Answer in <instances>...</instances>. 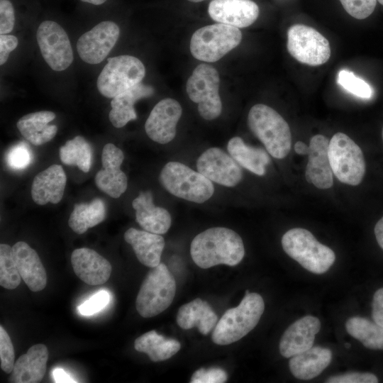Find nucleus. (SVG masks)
Listing matches in <instances>:
<instances>
[{"mask_svg": "<svg viewBox=\"0 0 383 383\" xmlns=\"http://www.w3.org/2000/svg\"><path fill=\"white\" fill-rule=\"evenodd\" d=\"M190 254L195 264L203 269L221 264L235 266L243 260L245 248L241 237L235 231L213 227L194 237Z\"/></svg>", "mask_w": 383, "mask_h": 383, "instance_id": "1", "label": "nucleus"}, {"mask_svg": "<svg viewBox=\"0 0 383 383\" xmlns=\"http://www.w3.org/2000/svg\"><path fill=\"white\" fill-rule=\"evenodd\" d=\"M264 309V300L259 294H245L240 304L227 310L216 323L213 342L226 345L239 340L257 326Z\"/></svg>", "mask_w": 383, "mask_h": 383, "instance_id": "2", "label": "nucleus"}, {"mask_svg": "<svg viewBox=\"0 0 383 383\" xmlns=\"http://www.w3.org/2000/svg\"><path fill=\"white\" fill-rule=\"evenodd\" d=\"M248 123L273 157L282 159L289 154L292 146L290 128L274 109L265 104H255L248 113Z\"/></svg>", "mask_w": 383, "mask_h": 383, "instance_id": "3", "label": "nucleus"}, {"mask_svg": "<svg viewBox=\"0 0 383 383\" xmlns=\"http://www.w3.org/2000/svg\"><path fill=\"white\" fill-rule=\"evenodd\" d=\"M284 252L304 268L314 274L327 272L335 260V252L319 243L306 229L294 228L282 238Z\"/></svg>", "mask_w": 383, "mask_h": 383, "instance_id": "4", "label": "nucleus"}, {"mask_svg": "<svg viewBox=\"0 0 383 383\" xmlns=\"http://www.w3.org/2000/svg\"><path fill=\"white\" fill-rule=\"evenodd\" d=\"M160 182L171 194L194 203H204L214 193L210 179L179 162H169L163 167Z\"/></svg>", "mask_w": 383, "mask_h": 383, "instance_id": "5", "label": "nucleus"}, {"mask_svg": "<svg viewBox=\"0 0 383 383\" xmlns=\"http://www.w3.org/2000/svg\"><path fill=\"white\" fill-rule=\"evenodd\" d=\"M175 292V279L167 266L160 262L152 267L140 286L135 301L138 313L144 318L158 315L170 306Z\"/></svg>", "mask_w": 383, "mask_h": 383, "instance_id": "6", "label": "nucleus"}, {"mask_svg": "<svg viewBox=\"0 0 383 383\" xmlns=\"http://www.w3.org/2000/svg\"><path fill=\"white\" fill-rule=\"evenodd\" d=\"M242 39L238 28L218 23L196 30L190 40V51L197 60L213 62L237 47Z\"/></svg>", "mask_w": 383, "mask_h": 383, "instance_id": "7", "label": "nucleus"}, {"mask_svg": "<svg viewBox=\"0 0 383 383\" xmlns=\"http://www.w3.org/2000/svg\"><path fill=\"white\" fill-rule=\"evenodd\" d=\"M145 74V66L137 57H111L98 77L97 88L101 95L113 99L141 82Z\"/></svg>", "mask_w": 383, "mask_h": 383, "instance_id": "8", "label": "nucleus"}, {"mask_svg": "<svg viewBox=\"0 0 383 383\" xmlns=\"http://www.w3.org/2000/svg\"><path fill=\"white\" fill-rule=\"evenodd\" d=\"M328 157L334 175L341 182L355 186L365 173V162L360 148L346 134L337 133L328 145Z\"/></svg>", "mask_w": 383, "mask_h": 383, "instance_id": "9", "label": "nucleus"}, {"mask_svg": "<svg viewBox=\"0 0 383 383\" xmlns=\"http://www.w3.org/2000/svg\"><path fill=\"white\" fill-rule=\"evenodd\" d=\"M219 85L220 78L217 70L206 64L198 65L187 82V92L189 99L198 104L199 113L206 120L215 119L221 113Z\"/></svg>", "mask_w": 383, "mask_h": 383, "instance_id": "10", "label": "nucleus"}, {"mask_svg": "<svg viewBox=\"0 0 383 383\" xmlns=\"http://www.w3.org/2000/svg\"><path fill=\"white\" fill-rule=\"evenodd\" d=\"M287 47L297 61L311 66L323 65L331 56L328 40L315 28L304 24L289 28Z\"/></svg>", "mask_w": 383, "mask_h": 383, "instance_id": "11", "label": "nucleus"}, {"mask_svg": "<svg viewBox=\"0 0 383 383\" xmlns=\"http://www.w3.org/2000/svg\"><path fill=\"white\" fill-rule=\"evenodd\" d=\"M42 56L55 71L66 70L73 61V52L65 30L53 21H43L36 33Z\"/></svg>", "mask_w": 383, "mask_h": 383, "instance_id": "12", "label": "nucleus"}, {"mask_svg": "<svg viewBox=\"0 0 383 383\" xmlns=\"http://www.w3.org/2000/svg\"><path fill=\"white\" fill-rule=\"evenodd\" d=\"M119 35V27L114 22L99 23L78 39L77 49L80 58L91 65L101 62L114 47Z\"/></svg>", "mask_w": 383, "mask_h": 383, "instance_id": "13", "label": "nucleus"}, {"mask_svg": "<svg viewBox=\"0 0 383 383\" xmlns=\"http://www.w3.org/2000/svg\"><path fill=\"white\" fill-rule=\"evenodd\" d=\"M198 172L221 185L233 187L243 178L238 162L218 148H210L201 154L196 161Z\"/></svg>", "mask_w": 383, "mask_h": 383, "instance_id": "14", "label": "nucleus"}, {"mask_svg": "<svg viewBox=\"0 0 383 383\" xmlns=\"http://www.w3.org/2000/svg\"><path fill=\"white\" fill-rule=\"evenodd\" d=\"M182 109L175 99L167 98L160 101L151 111L145 123L148 136L160 144L171 142L176 135L177 124Z\"/></svg>", "mask_w": 383, "mask_h": 383, "instance_id": "15", "label": "nucleus"}, {"mask_svg": "<svg viewBox=\"0 0 383 383\" xmlns=\"http://www.w3.org/2000/svg\"><path fill=\"white\" fill-rule=\"evenodd\" d=\"M124 159L122 150L112 143L102 150V169L95 176V184L102 192L113 198H118L126 190L128 179L121 170Z\"/></svg>", "mask_w": 383, "mask_h": 383, "instance_id": "16", "label": "nucleus"}, {"mask_svg": "<svg viewBox=\"0 0 383 383\" xmlns=\"http://www.w3.org/2000/svg\"><path fill=\"white\" fill-rule=\"evenodd\" d=\"M259 11L257 4L251 0H212L208 8L213 20L238 28L252 24Z\"/></svg>", "mask_w": 383, "mask_h": 383, "instance_id": "17", "label": "nucleus"}, {"mask_svg": "<svg viewBox=\"0 0 383 383\" xmlns=\"http://www.w3.org/2000/svg\"><path fill=\"white\" fill-rule=\"evenodd\" d=\"M328 139L321 134L313 136L309 143L305 177L306 181L321 189L333 184V171L328 157Z\"/></svg>", "mask_w": 383, "mask_h": 383, "instance_id": "18", "label": "nucleus"}, {"mask_svg": "<svg viewBox=\"0 0 383 383\" xmlns=\"http://www.w3.org/2000/svg\"><path fill=\"white\" fill-rule=\"evenodd\" d=\"M320 328V320L315 316H306L296 321L281 338L279 347L281 355L289 358L311 348Z\"/></svg>", "mask_w": 383, "mask_h": 383, "instance_id": "19", "label": "nucleus"}, {"mask_svg": "<svg viewBox=\"0 0 383 383\" xmlns=\"http://www.w3.org/2000/svg\"><path fill=\"white\" fill-rule=\"evenodd\" d=\"M71 263L75 274L89 285L104 284L111 276L110 262L90 248L75 249L71 255Z\"/></svg>", "mask_w": 383, "mask_h": 383, "instance_id": "20", "label": "nucleus"}, {"mask_svg": "<svg viewBox=\"0 0 383 383\" xmlns=\"http://www.w3.org/2000/svg\"><path fill=\"white\" fill-rule=\"evenodd\" d=\"M67 182L66 174L60 165H52L33 179L31 197L38 205L57 204L62 199Z\"/></svg>", "mask_w": 383, "mask_h": 383, "instance_id": "21", "label": "nucleus"}, {"mask_svg": "<svg viewBox=\"0 0 383 383\" xmlns=\"http://www.w3.org/2000/svg\"><path fill=\"white\" fill-rule=\"evenodd\" d=\"M13 258L22 279L32 292L43 290L47 284L46 271L35 250L25 242L12 246Z\"/></svg>", "mask_w": 383, "mask_h": 383, "instance_id": "22", "label": "nucleus"}, {"mask_svg": "<svg viewBox=\"0 0 383 383\" xmlns=\"http://www.w3.org/2000/svg\"><path fill=\"white\" fill-rule=\"evenodd\" d=\"M133 208L135 211L137 223L146 231L162 235L166 233L172 223L167 210L154 205L150 192H141L133 199Z\"/></svg>", "mask_w": 383, "mask_h": 383, "instance_id": "23", "label": "nucleus"}, {"mask_svg": "<svg viewBox=\"0 0 383 383\" xmlns=\"http://www.w3.org/2000/svg\"><path fill=\"white\" fill-rule=\"evenodd\" d=\"M48 350L43 344L31 346L15 362L10 380L14 383L40 382L45 373Z\"/></svg>", "mask_w": 383, "mask_h": 383, "instance_id": "24", "label": "nucleus"}, {"mask_svg": "<svg viewBox=\"0 0 383 383\" xmlns=\"http://www.w3.org/2000/svg\"><path fill=\"white\" fill-rule=\"evenodd\" d=\"M124 240L130 244L140 263L154 267L160 263L165 240L159 234L130 228L124 233Z\"/></svg>", "mask_w": 383, "mask_h": 383, "instance_id": "25", "label": "nucleus"}, {"mask_svg": "<svg viewBox=\"0 0 383 383\" xmlns=\"http://www.w3.org/2000/svg\"><path fill=\"white\" fill-rule=\"evenodd\" d=\"M331 351L322 347H311L292 356L289 362L292 374L297 379H311L320 374L330 364Z\"/></svg>", "mask_w": 383, "mask_h": 383, "instance_id": "26", "label": "nucleus"}, {"mask_svg": "<svg viewBox=\"0 0 383 383\" xmlns=\"http://www.w3.org/2000/svg\"><path fill=\"white\" fill-rule=\"evenodd\" d=\"M154 89L152 87L141 82L128 91L113 97L111 101V109L109 118L116 128H122L130 121L135 120L137 115L134 104L139 99L152 95Z\"/></svg>", "mask_w": 383, "mask_h": 383, "instance_id": "27", "label": "nucleus"}, {"mask_svg": "<svg viewBox=\"0 0 383 383\" xmlns=\"http://www.w3.org/2000/svg\"><path fill=\"white\" fill-rule=\"evenodd\" d=\"M55 118L53 112L41 111L22 116L16 126L21 135L31 144L41 145L55 136L57 127L49 124Z\"/></svg>", "mask_w": 383, "mask_h": 383, "instance_id": "28", "label": "nucleus"}, {"mask_svg": "<svg viewBox=\"0 0 383 383\" xmlns=\"http://www.w3.org/2000/svg\"><path fill=\"white\" fill-rule=\"evenodd\" d=\"M218 317L211 306L201 299L182 305L177 314V323L182 329L197 327L203 335L208 334L216 325Z\"/></svg>", "mask_w": 383, "mask_h": 383, "instance_id": "29", "label": "nucleus"}, {"mask_svg": "<svg viewBox=\"0 0 383 383\" xmlns=\"http://www.w3.org/2000/svg\"><path fill=\"white\" fill-rule=\"evenodd\" d=\"M227 149L231 156L243 167L259 176L265 174V167L270 162L265 150L249 146L238 136L229 140Z\"/></svg>", "mask_w": 383, "mask_h": 383, "instance_id": "30", "label": "nucleus"}, {"mask_svg": "<svg viewBox=\"0 0 383 383\" xmlns=\"http://www.w3.org/2000/svg\"><path fill=\"white\" fill-rule=\"evenodd\" d=\"M134 348L138 352L148 354L152 361L160 362L175 355L181 345L177 340L167 338L152 330L136 338Z\"/></svg>", "mask_w": 383, "mask_h": 383, "instance_id": "31", "label": "nucleus"}, {"mask_svg": "<svg viewBox=\"0 0 383 383\" xmlns=\"http://www.w3.org/2000/svg\"><path fill=\"white\" fill-rule=\"evenodd\" d=\"M106 217V206L101 199H94L88 204H76L68 223L77 234L84 233L89 228L101 223Z\"/></svg>", "mask_w": 383, "mask_h": 383, "instance_id": "32", "label": "nucleus"}, {"mask_svg": "<svg viewBox=\"0 0 383 383\" xmlns=\"http://www.w3.org/2000/svg\"><path fill=\"white\" fill-rule=\"evenodd\" d=\"M347 332L371 350H383V327L374 321L353 316L345 323Z\"/></svg>", "mask_w": 383, "mask_h": 383, "instance_id": "33", "label": "nucleus"}, {"mask_svg": "<svg viewBox=\"0 0 383 383\" xmlns=\"http://www.w3.org/2000/svg\"><path fill=\"white\" fill-rule=\"evenodd\" d=\"M61 161L67 165H75L84 172H88L91 165L92 149L82 136L77 135L67 140L60 148Z\"/></svg>", "mask_w": 383, "mask_h": 383, "instance_id": "34", "label": "nucleus"}, {"mask_svg": "<svg viewBox=\"0 0 383 383\" xmlns=\"http://www.w3.org/2000/svg\"><path fill=\"white\" fill-rule=\"evenodd\" d=\"M16 267L12 247L6 244L0 245V285L7 289H16L21 280Z\"/></svg>", "mask_w": 383, "mask_h": 383, "instance_id": "35", "label": "nucleus"}, {"mask_svg": "<svg viewBox=\"0 0 383 383\" xmlns=\"http://www.w3.org/2000/svg\"><path fill=\"white\" fill-rule=\"evenodd\" d=\"M337 82L345 90L357 97L370 99L373 94V90L367 82L348 70L338 72Z\"/></svg>", "mask_w": 383, "mask_h": 383, "instance_id": "36", "label": "nucleus"}, {"mask_svg": "<svg viewBox=\"0 0 383 383\" xmlns=\"http://www.w3.org/2000/svg\"><path fill=\"white\" fill-rule=\"evenodd\" d=\"M33 154L28 145L24 143L15 145L9 149L6 155L8 166L16 170L26 168L32 162Z\"/></svg>", "mask_w": 383, "mask_h": 383, "instance_id": "37", "label": "nucleus"}, {"mask_svg": "<svg viewBox=\"0 0 383 383\" xmlns=\"http://www.w3.org/2000/svg\"><path fill=\"white\" fill-rule=\"evenodd\" d=\"M15 353L11 340L2 326H0L1 368L7 374L12 372L15 362Z\"/></svg>", "mask_w": 383, "mask_h": 383, "instance_id": "38", "label": "nucleus"}, {"mask_svg": "<svg viewBox=\"0 0 383 383\" xmlns=\"http://www.w3.org/2000/svg\"><path fill=\"white\" fill-rule=\"evenodd\" d=\"M348 14L357 19L370 16L377 5V0H340Z\"/></svg>", "mask_w": 383, "mask_h": 383, "instance_id": "39", "label": "nucleus"}, {"mask_svg": "<svg viewBox=\"0 0 383 383\" xmlns=\"http://www.w3.org/2000/svg\"><path fill=\"white\" fill-rule=\"evenodd\" d=\"M110 295L107 291L101 290L91 296L78 307L82 315L91 316L100 311L109 302Z\"/></svg>", "mask_w": 383, "mask_h": 383, "instance_id": "40", "label": "nucleus"}, {"mask_svg": "<svg viewBox=\"0 0 383 383\" xmlns=\"http://www.w3.org/2000/svg\"><path fill=\"white\" fill-rule=\"evenodd\" d=\"M228 374L219 367L200 368L196 370L191 377V383H223Z\"/></svg>", "mask_w": 383, "mask_h": 383, "instance_id": "41", "label": "nucleus"}, {"mask_svg": "<svg viewBox=\"0 0 383 383\" xmlns=\"http://www.w3.org/2000/svg\"><path fill=\"white\" fill-rule=\"evenodd\" d=\"M326 382L328 383H377L378 378L370 372H352L340 375L329 377Z\"/></svg>", "mask_w": 383, "mask_h": 383, "instance_id": "42", "label": "nucleus"}, {"mask_svg": "<svg viewBox=\"0 0 383 383\" xmlns=\"http://www.w3.org/2000/svg\"><path fill=\"white\" fill-rule=\"evenodd\" d=\"M15 24L14 8L9 0H0V33L12 31Z\"/></svg>", "mask_w": 383, "mask_h": 383, "instance_id": "43", "label": "nucleus"}, {"mask_svg": "<svg viewBox=\"0 0 383 383\" xmlns=\"http://www.w3.org/2000/svg\"><path fill=\"white\" fill-rule=\"evenodd\" d=\"M18 44L16 37L11 35H0V65H4L8 60L9 53L14 50Z\"/></svg>", "mask_w": 383, "mask_h": 383, "instance_id": "44", "label": "nucleus"}, {"mask_svg": "<svg viewBox=\"0 0 383 383\" xmlns=\"http://www.w3.org/2000/svg\"><path fill=\"white\" fill-rule=\"evenodd\" d=\"M372 317L374 322L383 327V287L377 289L373 295Z\"/></svg>", "mask_w": 383, "mask_h": 383, "instance_id": "45", "label": "nucleus"}, {"mask_svg": "<svg viewBox=\"0 0 383 383\" xmlns=\"http://www.w3.org/2000/svg\"><path fill=\"white\" fill-rule=\"evenodd\" d=\"M53 377L55 382H76L62 368H55L53 370Z\"/></svg>", "mask_w": 383, "mask_h": 383, "instance_id": "46", "label": "nucleus"}, {"mask_svg": "<svg viewBox=\"0 0 383 383\" xmlns=\"http://www.w3.org/2000/svg\"><path fill=\"white\" fill-rule=\"evenodd\" d=\"M374 231L379 245L383 249V216L376 223Z\"/></svg>", "mask_w": 383, "mask_h": 383, "instance_id": "47", "label": "nucleus"}, {"mask_svg": "<svg viewBox=\"0 0 383 383\" xmlns=\"http://www.w3.org/2000/svg\"><path fill=\"white\" fill-rule=\"evenodd\" d=\"M294 150L299 155H307L309 146L302 141H297L294 145Z\"/></svg>", "mask_w": 383, "mask_h": 383, "instance_id": "48", "label": "nucleus"}, {"mask_svg": "<svg viewBox=\"0 0 383 383\" xmlns=\"http://www.w3.org/2000/svg\"><path fill=\"white\" fill-rule=\"evenodd\" d=\"M83 2L89 3L93 5H101L105 3L107 0H81Z\"/></svg>", "mask_w": 383, "mask_h": 383, "instance_id": "49", "label": "nucleus"}, {"mask_svg": "<svg viewBox=\"0 0 383 383\" xmlns=\"http://www.w3.org/2000/svg\"><path fill=\"white\" fill-rule=\"evenodd\" d=\"M188 1H191V2L196 3V2H201V1H204V0H188Z\"/></svg>", "mask_w": 383, "mask_h": 383, "instance_id": "50", "label": "nucleus"}, {"mask_svg": "<svg viewBox=\"0 0 383 383\" xmlns=\"http://www.w3.org/2000/svg\"><path fill=\"white\" fill-rule=\"evenodd\" d=\"M345 346L346 348H350L351 347V345L350 343H346L345 344Z\"/></svg>", "mask_w": 383, "mask_h": 383, "instance_id": "51", "label": "nucleus"}, {"mask_svg": "<svg viewBox=\"0 0 383 383\" xmlns=\"http://www.w3.org/2000/svg\"><path fill=\"white\" fill-rule=\"evenodd\" d=\"M380 4L383 5V0H377Z\"/></svg>", "mask_w": 383, "mask_h": 383, "instance_id": "52", "label": "nucleus"}, {"mask_svg": "<svg viewBox=\"0 0 383 383\" xmlns=\"http://www.w3.org/2000/svg\"><path fill=\"white\" fill-rule=\"evenodd\" d=\"M382 138H383V129H382Z\"/></svg>", "mask_w": 383, "mask_h": 383, "instance_id": "53", "label": "nucleus"}]
</instances>
